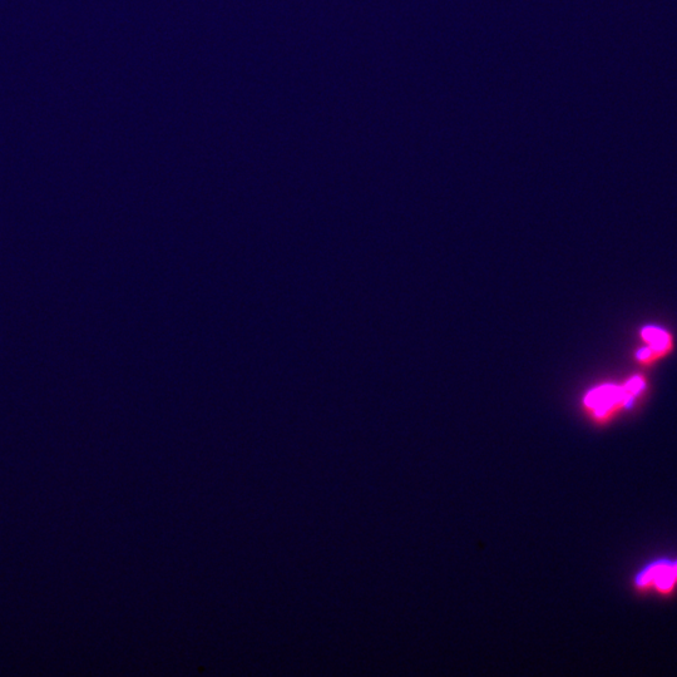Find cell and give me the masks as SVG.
I'll return each mask as SVG.
<instances>
[{
	"mask_svg": "<svg viewBox=\"0 0 677 677\" xmlns=\"http://www.w3.org/2000/svg\"><path fill=\"white\" fill-rule=\"evenodd\" d=\"M645 379L636 377L624 385H604L587 394L585 404L596 419L604 422L624 408H630L644 394Z\"/></svg>",
	"mask_w": 677,
	"mask_h": 677,
	"instance_id": "obj_1",
	"label": "cell"
},
{
	"mask_svg": "<svg viewBox=\"0 0 677 677\" xmlns=\"http://www.w3.org/2000/svg\"><path fill=\"white\" fill-rule=\"evenodd\" d=\"M634 585L640 592H655L662 596L674 594L677 588V560L651 563L637 573Z\"/></svg>",
	"mask_w": 677,
	"mask_h": 677,
	"instance_id": "obj_2",
	"label": "cell"
},
{
	"mask_svg": "<svg viewBox=\"0 0 677 677\" xmlns=\"http://www.w3.org/2000/svg\"><path fill=\"white\" fill-rule=\"evenodd\" d=\"M642 342L646 344L637 353V360L642 365H651L657 360L666 357L671 353L674 343H672V336L664 329L656 328V326H647L641 331Z\"/></svg>",
	"mask_w": 677,
	"mask_h": 677,
	"instance_id": "obj_3",
	"label": "cell"
}]
</instances>
